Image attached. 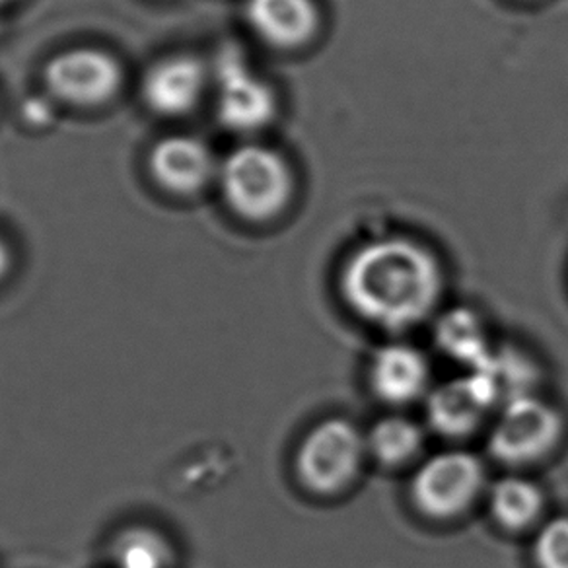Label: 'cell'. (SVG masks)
<instances>
[{"label":"cell","instance_id":"6da1fadb","mask_svg":"<svg viewBox=\"0 0 568 568\" xmlns=\"http://www.w3.org/2000/svg\"><path fill=\"white\" fill-rule=\"evenodd\" d=\"M446 273L430 247L413 237H379L361 245L341 273V294L364 322L403 332L433 316Z\"/></svg>","mask_w":568,"mask_h":568},{"label":"cell","instance_id":"7a4b0ae2","mask_svg":"<svg viewBox=\"0 0 568 568\" xmlns=\"http://www.w3.org/2000/svg\"><path fill=\"white\" fill-rule=\"evenodd\" d=\"M216 185L237 221L265 226L291 211L298 180L291 160L263 142H242L221 160Z\"/></svg>","mask_w":568,"mask_h":568},{"label":"cell","instance_id":"3957f363","mask_svg":"<svg viewBox=\"0 0 568 568\" xmlns=\"http://www.w3.org/2000/svg\"><path fill=\"white\" fill-rule=\"evenodd\" d=\"M125 82V64L110 49L98 45L57 51L41 69L45 94L69 110H103L118 100Z\"/></svg>","mask_w":568,"mask_h":568},{"label":"cell","instance_id":"277c9868","mask_svg":"<svg viewBox=\"0 0 568 568\" xmlns=\"http://www.w3.org/2000/svg\"><path fill=\"white\" fill-rule=\"evenodd\" d=\"M366 456V435L358 426L347 418H325L304 436L294 467L310 493L329 497L355 483Z\"/></svg>","mask_w":568,"mask_h":568},{"label":"cell","instance_id":"5b68a950","mask_svg":"<svg viewBox=\"0 0 568 568\" xmlns=\"http://www.w3.org/2000/svg\"><path fill=\"white\" fill-rule=\"evenodd\" d=\"M487 483L481 459L466 450L435 454L420 464L410 481V500L433 520H452L467 513Z\"/></svg>","mask_w":568,"mask_h":568},{"label":"cell","instance_id":"8992f818","mask_svg":"<svg viewBox=\"0 0 568 568\" xmlns=\"http://www.w3.org/2000/svg\"><path fill=\"white\" fill-rule=\"evenodd\" d=\"M565 433V420L551 403L526 394L503 403L490 428L489 452L508 466H526L549 456Z\"/></svg>","mask_w":568,"mask_h":568},{"label":"cell","instance_id":"52a82bcc","mask_svg":"<svg viewBox=\"0 0 568 568\" xmlns=\"http://www.w3.org/2000/svg\"><path fill=\"white\" fill-rule=\"evenodd\" d=\"M216 121L230 133H261L275 123L281 110L275 87L253 71L244 57L222 53L214 69Z\"/></svg>","mask_w":568,"mask_h":568},{"label":"cell","instance_id":"ba28073f","mask_svg":"<svg viewBox=\"0 0 568 568\" xmlns=\"http://www.w3.org/2000/svg\"><path fill=\"white\" fill-rule=\"evenodd\" d=\"M213 74L203 57L170 53L146 67L139 82L141 102L160 119H182L199 110Z\"/></svg>","mask_w":568,"mask_h":568},{"label":"cell","instance_id":"9c48e42d","mask_svg":"<svg viewBox=\"0 0 568 568\" xmlns=\"http://www.w3.org/2000/svg\"><path fill=\"white\" fill-rule=\"evenodd\" d=\"M151 182L162 193L175 199L199 197L219 180L221 160L195 134L174 133L160 136L146 156Z\"/></svg>","mask_w":568,"mask_h":568},{"label":"cell","instance_id":"30bf717a","mask_svg":"<svg viewBox=\"0 0 568 568\" xmlns=\"http://www.w3.org/2000/svg\"><path fill=\"white\" fill-rule=\"evenodd\" d=\"M244 17L255 40L284 55L306 51L324 32L317 0H245Z\"/></svg>","mask_w":568,"mask_h":568},{"label":"cell","instance_id":"8fae6325","mask_svg":"<svg viewBox=\"0 0 568 568\" xmlns=\"http://www.w3.org/2000/svg\"><path fill=\"white\" fill-rule=\"evenodd\" d=\"M500 399L503 394L489 372H469L428 394V423L436 433L452 438L471 435Z\"/></svg>","mask_w":568,"mask_h":568},{"label":"cell","instance_id":"7c38bea8","mask_svg":"<svg viewBox=\"0 0 568 568\" xmlns=\"http://www.w3.org/2000/svg\"><path fill=\"white\" fill-rule=\"evenodd\" d=\"M430 364L420 348L392 343L372 356L371 386L382 402L405 405L428 392Z\"/></svg>","mask_w":568,"mask_h":568},{"label":"cell","instance_id":"4fadbf2b","mask_svg":"<svg viewBox=\"0 0 568 568\" xmlns=\"http://www.w3.org/2000/svg\"><path fill=\"white\" fill-rule=\"evenodd\" d=\"M436 343L443 353L466 364L471 372L487 368L495 356L481 317L471 310L448 312L436 327Z\"/></svg>","mask_w":568,"mask_h":568},{"label":"cell","instance_id":"5bb4252c","mask_svg":"<svg viewBox=\"0 0 568 568\" xmlns=\"http://www.w3.org/2000/svg\"><path fill=\"white\" fill-rule=\"evenodd\" d=\"M545 497L536 483L524 477H503L490 489V514L510 531L534 526L544 514Z\"/></svg>","mask_w":568,"mask_h":568},{"label":"cell","instance_id":"9a60e30c","mask_svg":"<svg viewBox=\"0 0 568 568\" xmlns=\"http://www.w3.org/2000/svg\"><path fill=\"white\" fill-rule=\"evenodd\" d=\"M423 428L415 420L399 415L379 418L366 435L368 454L387 467L403 466L417 458L418 452L423 450Z\"/></svg>","mask_w":568,"mask_h":568},{"label":"cell","instance_id":"2e32d148","mask_svg":"<svg viewBox=\"0 0 568 568\" xmlns=\"http://www.w3.org/2000/svg\"><path fill=\"white\" fill-rule=\"evenodd\" d=\"M111 559L115 568H172L174 549L156 529L134 526L113 541Z\"/></svg>","mask_w":568,"mask_h":568},{"label":"cell","instance_id":"e0dca14e","mask_svg":"<svg viewBox=\"0 0 568 568\" xmlns=\"http://www.w3.org/2000/svg\"><path fill=\"white\" fill-rule=\"evenodd\" d=\"M534 560L537 568H568V518L545 524L534 544Z\"/></svg>","mask_w":568,"mask_h":568},{"label":"cell","instance_id":"ac0fdd59","mask_svg":"<svg viewBox=\"0 0 568 568\" xmlns=\"http://www.w3.org/2000/svg\"><path fill=\"white\" fill-rule=\"evenodd\" d=\"M14 268V250L9 240L0 234V284L9 278Z\"/></svg>","mask_w":568,"mask_h":568},{"label":"cell","instance_id":"d6986e66","mask_svg":"<svg viewBox=\"0 0 568 568\" xmlns=\"http://www.w3.org/2000/svg\"><path fill=\"white\" fill-rule=\"evenodd\" d=\"M9 2H12V0H0V7H7Z\"/></svg>","mask_w":568,"mask_h":568},{"label":"cell","instance_id":"ffe728a7","mask_svg":"<svg viewBox=\"0 0 568 568\" xmlns=\"http://www.w3.org/2000/svg\"><path fill=\"white\" fill-rule=\"evenodd\" d=\"M520 2H534V0H520Z\"/></svg>","mask_w":568,"mask_h":568}]
</instances>
